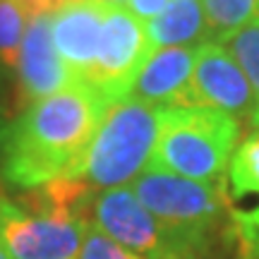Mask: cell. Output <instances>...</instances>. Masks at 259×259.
Returning a JSON list of instances; mask_svg holds the SVG:
<instances>
[{"instance_id": "obj_12", "label": "cell", "mask_w": 259, "mask_h": 259, "mask_svg": "<svg viewBox=\"0 0 259 259\" xmlns=\"http://www.w3.org/2000/svg\"><path fill=\"white\" fill-rule=\"evenodd\" d=\"M151 51L199 46L206 38L202 0H170L154 19L144 24Z\"/></svg>"}, {"instance_id": "obj_22", "label": "cell", "mask_w": 259, "mask_h": 259, "mask_svg": "<svg viewBox=\"0 0 259 259\" xmlns=\"http://www.w3.org/2000/svg\"><path fill=\"white\" fill-rule=\"evenodd\" d=\"M252 24H259V0L254 3V19H252Z\"/></svg>"}, {"instance_id": "obj_9", "label": "cell", "mask_w": 259, "mask_h": 259, "mask_svg": "<svg viewBox=\"0 0 259 259\" xmlns=\"http://www.w3.org/2000/svg\"><path fill=\"white\" fill-rule=\"evenodd\" d=\"M77 79L60 60L51 36V12H36L29 19L24 31V41L19 48L17 63V87L12 115L22 113L27 106L41 101L46 96L63 92L65 87L74 84ZM10 115V118H12Z\"/></svg>"}, {"instance_id": "obj_23", "label": "cell", "mask_w": 259, "mask_h": 259, "mask_svg": "<svg viewBox=\"0 0 259 259\" xmlns=\"http://www.w3.org/2000/svg\"><path fill=\"white\" fill-rule=\"evenodd\" d=\"M101 3H108V5H125V0H101Z\"/></svg>"}, {"instance_id": "obj_4", "label": "cell", "mask_w": 259, "mask_h": 259, "mask_svg": "<svg viewBox=\"0 0 259 259\" xmlns=\"http://www.w3.org/2000/svg\"><path fill=\"white\" fill-rule=\"evenodd\" d=\"M161 108L125 96L108 106L74 180H84L94 192L125 187L147 170L158 135Z\"/></svg>"}, {"instance_id": "obj_19", "label": "cell", "mask_w": 259, "mask_h": 259, "mask_svg": "<svg viewBox=\"0 0 259 259\" xmlns=\"http://www.w3.org/2000/svg\"><path fill=\"white\" fill-rule=\"evenodd\" d=\"M168 3H170V0H125V5H122V8L127 10L135 19H139L142 24H147L149 19L156 17Z\"/></svg>"}, {"instance_id": "obj_6", "label": "cell", "mask_w": 259, "mask_h": 259, "mask_svg": "<svg viewBox=\"0 0 259 259\" xmlns=\"http://www.w3.org/2000/svg\"><path fill=\"white\" fill-rule=\"evenodd\" d=\"M151 53L154 51L149 46L144 24L132 17L122 5L106 3L99 58L84 84L99 92L108 103L120 101L132 92Z\"/></svg>"}, {"instance_id": "obj_24", "label": "cell", "mask_w": 259, "mask_h": 259, "mask_svg": "<svg viewBox=\"0 0 259 259\" xmlns=\"http://www.w3.org/2000/svg\"><path fill=\"white\" fill-rule=\"evenodd\" d=\"M0 259H12L8 252H5V247H3V245H0Z\"/></svg>"}, {"instance_id": "obj_2", "label": "cell", "mask_w": 259, "mask_h": 259, "mask_svg": "<svg viewBox=\"0 0 259 259\" xmlns=\"http://www.w3.org/2000/svg\"><path fill=\"white\" fill-rule=\"evenodd\" d=\"M132 192L170 238L173 259H197L216 235H231L233 199L226 183H199L147 168Z\"/></svg>"}, {"instance_id": "obj_15", "label": "cell", "mask_w": 259, "mask_h": 259, "mask_svg": "<svg viewBox=\"0 0 259 259\" xmlns=\"http://www.w3.org/2000/svg\"><path fill=\"white\" fill-rule=\"evenodd\" d=\"M231 199H245L259 194V132H252L238 144L228 166Z\"/></svg>"}, {"instance_id": "obj_18", "label": "cell", "mask_w": 259, "mask_h": 259, "mask_svg": "<svg viewBox=\"0 0 259 259\" xmlns=\"http://www.w3.org/2000/svg\"><path fill=\"white\" fill-rule=\"evenodd\" d=\"M231 242L259 245V206L231 211Z\"/></svg>"}, {"instance_id": "obj_14", "label": "cell", "mask_w": 259, "mask_h": 259, "mask_svg": "<svg viewBox=\"0 0 259 259\" xmlns=\"http://www.w3.org/2000/svg\"><path fill=\"white\" fill-rule=\"evenodd\" d=\"M31 15L22 0H0V72L17 74L19 48Z\"/></svg>"}, {"instance_id": "obj_13", "label": "cell", "mask_w": 259, "mask_h": 259, "mask_svg": "<svg viewBox=\"0 0 259 259\" xmlns=\"http://www.w3.org/2000/svg\"><path fill=\"white\" fill-rule=\"evenodd\" d=\"M254 3L257 0H202L209 41L226 44L240 29L250 27L254 19Z\"/></svg>"}, {"instance_id": "obj_1", "label": "cell", "mask_w": 259, "mask_h": 259, "mask_svg": "<svg viewBox=\"0 0 259 259\" xmlns=\"http://www.w3.org/2000/svg\"><path fill=\"white\" fill-rule=\"evenodd\" d=\"M108 106L89 84L74 82L0 120L3 183L27 192L74 178Z\"/></svg>"}, {"instance_id": "obj_11", "label": "cell", "mask_w": 259, "mask_h": 259, "mask_svg": "<svg viewBox=\"0 0 259 259\" xmlns=\"http://www.w3.org/2000/svg\"><path fill=\"white\" fill-rule=\"evenodd\" d=\"M194 56H197V46L154 51L127 96L161 111L190 106V79H192Z\"/></svg>"}, {"instance_id": "obj_25", "label": "cell", "mask_w": 259, "mask_h": 259, "mask_svg": "<svg viewBox=\"0 0 259 259\" xmlns=\"http://www.w3.org/2000/svg\"><path fill=\"white\" fill-rule=\"evenodd\" d=\"M235 259H252V257H250V254H245V252H238V257H235Z\"/></svg>"}, {"instance_id": "obj_3", "label": "cell", "mask_w": 259, "mask_h": 259, "mask_svg": "<svg viewBox=\"0 0 259 259\" xmlns=\"http://www.w3.org/2000/svg\"><path fill=\"white\" fill-rule=\"evenodd\" d=\"M240 144V120L206 106L163 108L147 168L173 176L221 183Z\"/></svg>"}, {"instance_id": "obj_7", "label": "cell", "mask_w": 259, "mask_h": 259, "mask_svg": "<svg viewBox=\"0 0 259 259\" xmlns=\"http://www.w3.org/2000/svg\"><path fill=\"white\" fill-rule=\"evenodd\" d=\"M94 226L142 259H173L163 226L142 206L132 187H113L94 197Z\"/></svg>"}, {"instance_id": "obj_16", "label": "cell", "mask_w": 259, "mask_h": 259, "mask_svg": "<svg viewBox=\"0 0 259 259\" xmlns=\"http://www.w3.org/2000/svg\"><path fill=\"white\" fill-rule=\"evenodd\" d=\"M223 46L228 48L233 60L240 65L250 87L259 96V24H250V27L240 29Z\"/></svg>"}, {"instance_id": "obj_8", "label": "cell", "mask_w": 259, "mask_h": 259, "mask_svg": "<svg viewBox=\"0 0 259 259\" xmlns=\"http://www.w3.org/2000/svg\"><path fill=\"white\" fill-rule=\"evenodd\" d=\"M190 106L216 108L233 118L254 111L257 94L223 44L204 41L197 46L190 79Z\"/></svg>"}, {"instance_id": "obj_5", "label": "cell", "mask_w": 259, "mask_h": 259, "mask_svg": "<svg viewBox=\"0 0 259 259\" xmlns=\"http://www.w3.org/2000/svg\"><path fill=\"white\" fill-rule=\"evenodd\" d=\"M89 226L77 213L19 206L0 194V245L12 259H77Z\"/></svg>"}, {"instance_id": "obj_21", "label": "cell", "mask_w": 259, "mask_h": 259, "mask_svg": "<svg viewBox=\"0 0 259 259\" xmlns=\"http://www.w3.org/2000/svg\"><path fill=\"white\" fill-rule=\"evenodd\" d=\"M250 122H252V127H254V132H259V101L254 106V111L250 113Z\"/></svg>"}, {"instance_id": "obj_20", "label": "cell", "mask_w": 259, "mask_h": 259, "mask_svg": "<svg viewBox=\"0 0 259 259\" xmlns=\"http://www.w3.org/2000/svg\"><path fill=\"white\" fill-rule=\"evenodd\" d=\"M233 245H235L238 252H245V254H250L252 259H259V245H245V242H233Z\"/></svg>"}, {"instance_id": "obj_17", "label": "cell", "mask_w": 259, "mask_h": 259, "mask_svg": "<svg viewBox=\"0 0 259 259\" xmlns=\"http://www.w3.org/2000/svg\"><path fill=\"white\" fill-rule=\"evenodd\" d=\"M77 259H142V257L125 250L122 245H118L113 238H108L101 228H96L92 223L87 228V233H84V240Z\"/></svg>"}, {"instance_id": "obj_10", "label": "cell", "mask_w": 259, "mask_h": 259, "mask_svg": "<svg viewBox=\"0 0 259 259\" xmlns=\"http://www.w3.org/2000/svg\"><path fill=\"white\" fill-rule=\"evenodd\" d=\"M101 0H72L51 12V36L65 67L77 82H87L92 74L103 27Z\"/></svg>"}]
</instances>
